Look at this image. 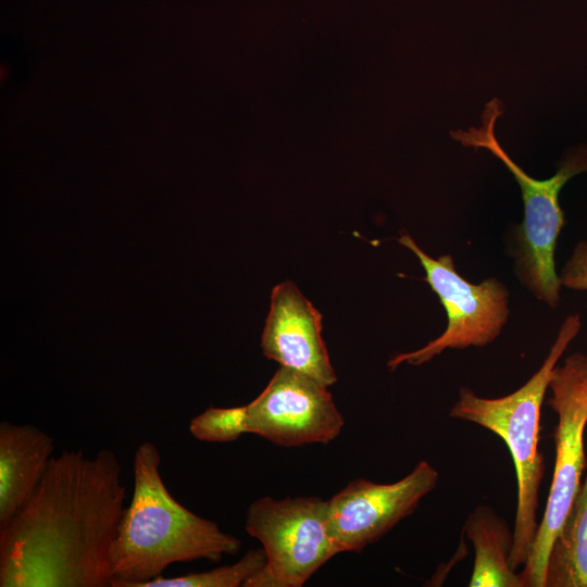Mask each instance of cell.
<instances>
[{
	"mask_svg": "<svg viewBox=\"0 0 587 587\" xmlns=\"http://www.w3.org/2000/svg\"><path fill=\"white\" fill-rule=\"evenodd\" d=\"M116 454L52 457L36 489L0 528L1 587H111V549L125 487Z\"/></svg>",
	"mask_w": 587,
	"mask_h": 587,
	"instance_id": "cell-1",
	"label": "cell"
},
{
	"mask_svg": "<svg viewBox=\"0 0 587 587\" xmlns=\"http://www.w3.org/2000/svg\"><path fill=\"white\" fill-rule=\"evenodd\" d=\"M161 454L150 441L134 454V490L111 549V587H140L174 563L236 554L241 541L173 498L160 473Z\"/></svg>",
	"mask_w": 587,
	"mask_h": 587,
	"instance_id": "cell-2",
	"label": "cell"
},
{
	"mask_svg": "<svg viewBox=\"0 0 587 587\" xmlns=\"http://www.w3.org/2000/svg\"><path fill=\"white\" fill-rule=\"evenodd\" d=\"M582 323L577 314L562 323L540 369L519 389L500 398H483L470 388H461L449 415L489 429L508 446L517 479V503L513 527L510 565L523 566L534 546L539 523L537 509L545 472L544 455L538 449L541 405L553 369Z\"/></svg>",
	"mask_w": 587,
	"mask_h": 587,
	"instance_id": "cell-3",
	"label": "cell"
},
{
	"mask_svg": "<svg viewBox=\"0 0 587 587\" xmlns=\"http://www.w3.org/2000/svg\"><path fill=\"white\" fill-rule=\"evenodd\" d=\"M502 112L501 101L495 98L483 111L480 127L452 130L450 136L464 147L488 150L514 176L524 204V218L519 232L517 262L521 277L538 299L557 307L562 285L555 272L554 254L559 235L565 225L559 193L572 177L587 172V147L579 146L569 152L550 178H533L509 157L497 140L495 126Z\"/></svg>",
	"mask_w": 587,
	"mask_h": 587,
	"instance_id": "cell-4",
	"label": "cell"
},
{
	"mask_svg": "<svg viewBox=\"0 0 587 587\" xmlns=\"http://www.w3.org/2000/svg\"><path fill=\"white\" fill-rule=\"evenodd\" d=\"M549 405L558 415L554 430L555 462L546 509L532 552L523 565V587H545L551 545L559 534L582 486L587 460L584 430L587 424V354L569 355L553 369Z\"/></svg>",
	"mask_w": 587,
	"mask_h": 587,
	"instance_id": "cell-5",
	"label": "cell"
},
{
	"mask_svg": "<svg viewBox=\"0 0 587 587\" xmlns=\"http://www.w3.org/2000/svg\"><path fill=\"white\" fill-rule=\"evenodd\" d=\"M245 528L261 542L266 561L242 587H302L341 553L328 530L327 501L319 497H261L249 505Z\"/></svg>",
	"mask_w": 587,
	"mask_h": 587,
	"instance_id": "cell-6",
	"label": "cell"
},
{
	"mask_svg": "<svg viewBox=\"0 0 587 587\" xmlns=\"http://www.w3.org/2000/svg\"><path fill=\"white\" fill-rule=\"evenodd\" d=\"M398 241L417 257L425 271L424 279L447 313L448 324L439 337L424 347L394 355L387 363L390 370L403 363L424 364L446 349L484 347L500 335L509 316V292L503 284L492 277L472 284L455 271L451 255L429 257L407 233Z\"/></svg>",
	"mask_w": 587,
	"mask_h": 587,
	"instance_id": "cell-7",
	"label": "cell"
},
{
	"mask_svg": "<svg viewBox=\"0 0 587 587\" xmlns=\"http://www.w3.org/2000/svg\"><path fill=\"white\" fill-rule=\"evenodd\" d=\"M344 425L327 386L286 366L247 404L248 433L282 447L326 445L338 437Z\"/></svg>",
	"mask_w": 587,
	"mask_h": 587,
	"instance_id": "cell-8",
	"label": "cell"
},
{
	"mask_svg": "<svg viewBox=\"0 0 587 587\" xmlns=\"http://www.w3.org/2000/svg\"><path fill=\"white\" fill-rule=\"evenodd\" d=\"M437 482L438 472L427 461L395 483L349 482L327 500L328 530L340 552H360L380 539L414 512Z\"/></svg>",
	"mask_w": 587,
	"mask_h": 587,
	"instance_id": "cell-9",
	"label": "cell"
},
{
	"mask_svg": "<svg viewBox=\"0 0 587 587\" xmlns=\"http://www.w3.org/2000/svg\"><path fill=\"white\" fill-rule=\"evenodd\" d=\"M322 315L289 280L275 286L261 338L263 354L324 386L337 382L323 341Z\"/></svg>",
	"mask_w": 587,
	"mask_h": 587,
	"instance_id": "cell-10",
	"label": "cell"
},
{
	"mask_svg": "<svg viewBox=\"0 0 587 587\" xmlns=\"http://www.w3.org/2000/svg\"><path fill=\"white\" fill-rule=\"evenodd\" d=\"M53 448V439L35 425L0 423V528L36 489Z\"/></svg>",
	"mask_w": 587,
	"mask_h": 587,
	"instance_id": "cell-11",
	"label": "cell"
},
{
	"mask_svg": "<svg viewBox=\"0 0 587 587\" xmlns=\"http://www.w3.org/2000/svg\"><path fill=\"white\" fill-rule=\"evenodd\" d=\"M475 557L470 587H523L520 575L510 565L513 530L486 505H477L464 524Z\"/></svg>",
	"mask_w": 587,
	"mask_h": 587,
	"instance_id": "cell-12",
	"label": "cell"
},
{
	"mask_svg": "<svg viewBox=\"0 0 587 587\" xmlns=\"http://www.w3.org/2000/svg\"><path fill=\"white\" fill-rule=\"evenodd\" d=\"M545 587H587V472L551 545Z\"/></svg>",
	"mask_w": 587,
	"mask_h": 587,
	"instance_id": "cell-13",
	"label": "cell"
},
{
	"mask_svg": "<svg viewBox=\"0 0 587 587\" xmlns=\"http://www.w3.org/2000/svg\"><path fill=\"white\" fill-rule=\"evenodd\" d=\"M265 561L263 548L251 549L233 564L176 577L166 578L161 575L140 587H242L250 576L264 566Z\"/></svg>",
	"mask_w": 587,
	"mask_h": 587,
	"instance_id": "cell-14",
	"label": "cell"
},
{
	"mask_svg": "<svg viewBox=\"0 0 587 587\" xmlns=\"http://www.w3.org/2000/svg\"><path fill=\"white\" fill-rule=\"evenodd\" d=\"M191 435L205 442H230L247 429V405L233 408L210 407L189 424Z\"/></svg>",
	"mask_w": 587,
	"mask_h": 587,
	"instance_id": "cell-15",
	"label": "cell"
},
{
	"mask_svg": "<svg viewBox=\"0 0 587 587\" xmlns=\"http://www.w3.org/2000/svg\"><path fill=\"white\" fill-rule=\"evenodd\" d=\"M559 277L569 289L587 290V240L576 243Z\"/></svg>",
	"mask_w": 587,
	"mask_h": 587,
	"instance_id": "cell-16",
	"label": "cell"
}]
</instances>
